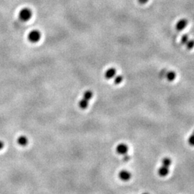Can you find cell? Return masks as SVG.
Masks as SVG:
<instances>
[{"instance_id": "4fadbf2b", "label": "cell", "mask_w": 194, "mask_h": 194, "mask_svg": "<svg viewBox=\"0 0 194 194\" xmlns=\"http://www.w3.org/2000/svg\"><path fill=\"white\" fill-rule=\"evenodd\" d=\"M123 81V76H121V75H118V76H116L114 77V83L115 84H120Z\"/></svg>"}, {"instance_id": "3957f363", "label": "cell", "mask_w": 194, "mask_h": 194, "mask_svg": "<svg viewBox=\"0 0 194 194\" xmlns=\"http://www.w3.org/2000/svg\"><path fill=\"white\" fill-rule=\"evenodd\" d=\"M33 12L29 8H24L20 10L19 13V18L22 22H27L32 17Z\"/></svg>"}, {"instance_id": "5b68a950", "label": "cell", "mask_w": 194, "mask_h": 194, "mask_svg": "<svg viewBox=\"0 0 194 194\" xmlns=\"http://www.w3.org/2000/svg\"><path fill=\"white\" fill-rule=\"evenodd\" d=\"M161 76L165 78L169 81H173L176 79V74L172 71H167L164 69L161 71Z\"/></svg>"}, {"instance_id": "ac0fdd59", "label": "cell", "mask_w": 194, "mask_h": 194, "mask_svg": "<svg viewBox=\"0 0 194 194\" xmlns=\"http://www.w3.org/2000/svg\"><path fill=\"white\" fill-rule=\"evenodd\" d=\"M142 194H149L148 193H142Z\"/></svg>"}, {"instance_id": "52a82bcc", "label": "cell", "mask_w": 194, "mask_h": 194, "mask_svg": "<svg viewBox=\"0 0 194 194\" xmlns=\"http://www.w3.org/2000/svg\"><path fill=\"white\" fill-rule=\"evenodd\" d=\"M188 20L186 19H181L176 23L175 28L178 31H182L188 26Z\"/></svg>"}, {"instance_id": "6da1fadb", "label": "cell", "mask_w": 194, "mask_h": 194, "mask_svg": "<svg viewBox=\"0 0 194 194\" xmlns=\"http://www.w3.org/2000/svg\"><path fill=\"white\" fill-rule=\"evenodd\" d=\"M172 164V161L170 158H164L162 160V165L158 169V174L161 177H165L170 172V166Z\"/></svg>"}, {"instance_id": "7a4b0ae2", "label": "cell", "mask_w": 194, "mask_h": 194, "mask_svg": "<svg viewBox=\"0 0 194 194\" xmlns=\"http://www.w3.org/2000/svg\"><path fill=\"white\" fill-rule=\"evenodd\" d=\"M181 42L188 50H191L194 48V40L190 38L188 34H185L183 35L181 39Z\"/></svg>"}, {"instance_id": "9a60e30c", "label": "cell", "mask_w": 194, "mask_h": 194, "mask_svg": "<svg viewBox=\"0 0 194 194\" xmlns=\"http://www.w3.org/2000/svg\"><path fill=\"white\" fill-rule=\"evenodd\" d=\"M130 159V158H129V155H127V154H126V155H124V157H123V160L124 161H129V160Z\"/></svg>"}, {"instance_id": "ba28073f", "label": "cell", "mask_w": 194, "mask_h": 194, "mask_svg": "<svg viewBox=\"0 0 194 194\" xmlns=\"http://www.w3.org/2000/svg\"><path fill=\"white\" fill-rule=\"evenodd\" d=\"M119 177H120V178L122 180V181H128L130 180L132 177V174L131 172L128 171V170H124L120 172V173H119Z\"/></svg>"}, {"instance_id": "30bf717a", "label": "cell", "mask_w": 194, "mask_h": 194, "mask_svg": "<svg viewBox=\"0 0 194 194\" xmlns=\"http://www.w3.org/2000/svg\"><path fill=\"white\" fill-rule=\"evenodd\" d=\"M17 143H18L20 146L25 147V146H26L27 145H28V139L25 136L19 137L18 139H17Z\"/></svg>"}, {"instance_id": "7c38bea8", "label": "cell", "mask_w": 194, "mask_h": 194, "mask_svg": "<svg viewBox=\"0 0 194 194\" xmlns=\"http://www.w3.org/2000/svg\"><path fill=\"white\" fill-rule=\"evenodd\" d=\"M92 97H93V93H92V91H91L88 90L86 91H85L84 94H83V99L89 101L91 99Z\"/></svg>"}, {"instance_id": "2e32d148", "label": "cell", "mask_w": 194, "mask_h": 194, "mask_svg": "<svg viewBox=\"0 0 194 194\" xmlns=\"http://www.w3.org/2000/svg\"><path fill=\"white\" fill-rule=\"evenodd\" d=\"M148 1V0H138V2L141 4H146V3Z\"/></svg>"}, {"instance_id": "e0dca14e", "label": "cell", "mask_w": 194, "mask_h": 194, "mask_svg": "<svg viewBox=\"0 0 194 194\" xmlns=\"http://www.w3.org/2000/svg\"><path fill=\"white\" fill-rule=\"evenodd\" d=\"M4 142H3L1 140H0V150L4 147Z\"/></svg>"}, {"instance_id": "277c9868", "label": "cell", "mask_w": 194, "mask_h": 194, "mask_svg": "<svg viewBox=\"0 0 194 194\" xmlns=\"http://www.w3.org/2000/svg\"><path fill=\"white\" fill-rule=\"evenodd\" d=\"M28 38L30 42L36 43V42H38L39 40H40V38H41V33H40L38 30H34L28 34Z\"/></svg>"}, {"instance_id": "9c48e42d", "label": "cell", "mask_w": 194, "mask_h": 194, "mask_svg": "<svg viewBox=\"0 0 194 194\" xmlns=\"http://www.w3.org/2000/svg\"><path fill=\"white\" fill-rule=\"evenodd\" d=\"M117 75V71L114 68H110L107 69L104 74V76L106 79H111L114 78Z\"/></svg>"}, {"instance_id": "8992f818", "label": "cell", "mask_w": 194, "mask_h": 194, "mask_svg": "<svg viewBox=\"0 0 194 194\" xmlns=\"http://www.w3.org/2000/svg\"><path fill=\"white\" fill-rule=\"evenodd\" d=\"M128 150H129V147L124 143L119 144L116 147V152L118 153L119 155H122L127 154Z\"/></svg>"}, {"instance_id": "8fae6325", "label": "cell", "mask_w": 194, "mask_h": 194, "mask_svg": "<svg viewBox=\"0 0 194 194\" xmlns=\"http://www.w3.org/2000/svg\"><path fill=\"white\" fill-rule=\"evenodd\" d=\"M79 107L82 109H85L88 106V101L86 100V99H82L81 100H80L79 102Z\"/></svg>"}, {"instance_id": "5bb4252c", "label": "cell", "mask_w": 194, "mask_h": 194, "mask_svg": "<svg viewBox=\"0 0 194 194\" xmlns=\"http://www.w3.org/2000/svg\"><path fill=\"white\" fill-rule=\"evenodd\" d=\"M188 142L190 146L191 147H194V131L192 132V134L190 135V137L188 138Z\"/></svg>"}]
</instances>
